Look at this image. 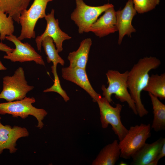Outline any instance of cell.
Segmentation results:
<instances>
[{"mask_svg": "<svg viewBox=\"0 0 165 165\" xmlns=\"http://www.w3.org/2000/svg\"><path fill=\"white\" fill-rule=\"evenodd\" d=\"M164 142L165 138H160L151 143H145L132 155L130 165H150Z\"/></svg>", "mask_w": 165, "mask_h": 165, "instance_id": "9a60e30c", "label": "cell"}, {"mask_svg": "<svg viewBox=\"0 0 165 165\" xmlns=\"http://www.w3.org/2000/svg\"><path fill=\"white\" fill-rule=\"evenodd\" d=\"M5 39L13 43L15 48L10 52L6 53L4 58L12 62L21 63L34 61L36 64L45 66V62L42 57L28 42L23 43L13 35L6 36Z\"/></svg>", "mask_w": 165, "mask_h": 165, "instance_id": "9c48e42d", "label": "cell"}, {"mask_svg": "<svg viewBox=\"0 0 165 165\" xmlns=\"http://www.w3.org/2000/svg\"><path fill=\"white\" fill-rule=\"evenodd\" d=\"M165 156V142L162 146L160 150L154 160L150 163V165H157L159 160Z\"/></svg>", "mask_w": 165, "mask_h": 165, "instance_id": "d4e9b609", "label": "cell"}, {"mask_svg": "<svg viewBox=\"0 0 165 165\" xmlns=\"http://www.w3.org/2000/svg\"><path fill=\"white\" fill-rule=\"evenodd\" d=\"M117 31L116 13L113 6L106 10L103 15L92 25L89 32L100 38Z\"/></svg>", "mask_w": 165, "mask_h": 165, "instance_id": "5bb4252c", "label": "cell"}, {"mask_svg": "<svg viewBox=\"0 0 165 165\" xmlns=\"http://www.w3.org/2000/svg\"><path fill=\"white\" fill-rule=\"evenodd\" d=\"M143 91H147L161 100L165 98V73L152 74Z\"/></svg>", "mask_w": 165, "mask_h": 165, "instance_id": "ffe728a7", "label": "cell"}, {"mask_svg": "<svg viewBox=\"0 0 165 165\" xmlns=\"http://www.w3.org/2000/svg\"><path fill=\"white\" fill-rule=\"evenodd\" d=\"M63 78L72 82L86 91L94 102L102 97L93 89L89 81L86 69L78 68H63L61 70Z\"/></svg>", "mask_w": 165, "mask_h": 165, "instance_id": "4fadbf2b", "label": "cell"}, {"mask_svg": "<svg viewBox=\"0 0 165 165\" xmlns=\"http://www.w3.org/2000/svg\"><path fill=\"white\" fill-rule=\"evenodd\" d=\"M57 65H53L51 66V72L54 77V82L53 85L50 88L44 90L43 92L44 93L52 92H56L62 97L65 101L67 102L69 100L70 98L61 86L60 81L57 73Z\"/></svg>", "mask_w": 165, "mask_h": 165, "instance_id": "603a6c76", "label": "cell"}, {"mask_svg": "<svg viewBox=\"0 0 165 165\" xmlns=\"http://www.w3.org/2000/svg\"><path fill=\"white\" fill-rule=\"evenodd\" d=\"M126 164V163H124L123 162H121V163H120V165H127L126 164Z\"/></svg>", "mask_w": 165, "mask_h": 165, "instance_id": "83f0119b", "label": "cell"}, {"mask_svg": "<svg viewBox=\"0 0 165 165\" xmlns=\"http://www.w3.org/2000/svg\"><path fill=\"white\" fill-rule=\"evenodd\" d=\"M42 46L47 56V61L48 63L52 62L53 65H57L58 64L63 66L64 60L59 56L53 39L47 36L44 38L42 42Z\"/></svg>", "mask_w": 165, "mask_h": 165, "instance_id": "44dd1931", "label": "cell"}, {"mask_svg": "<svg viewBox=\"0 0 165 165\" xmlns=\"http://www.w3.org/2000/svg\"><path fill=\"white\" fill-rule=\"evenodd\" d=\"M137 13L132 0H128L123 9L116 11L119 45L121 43L124 36H130L132 33L136 31L135 29L132 25V22Z\"/></svg>", "mask_w": 165, "mask_h": 165, "instance_id": "7c38bea8", "label": "cell"}, {"mask_svg": "<svg viewBox=\"0 0 165 165\" xmlns=\"http://www.w3.org/2000/svg\"><path fill=\"white\" fill-rule=\"evenodd\" d=\"M7 69V68L2 64V62L0 60V71L5 70Z\"/></svg>", "mask_w": 165, "mask_h": 165, "instance_id": "4316f807", "label": "cell"}, {"mask_svg": "<svg viewBox=\"0 0 165 165\" xmlns=\"http://www.w3.org/2000/svg\"><path fill=\"white\" fill-rule=\"evenodd\" d=\"M0 117V155L5 149L9 150L10 153L15 152L16 142L20 138L29 136L28 130L25 127L18 126L12 127L9 125L2 124Z\"/></svg>", "mask_w": 165, "mask_h": 165, "instance_id": "8fae6325", "label": "cell"}, {"mask_svg": "<svg viewBox=\"0 0 165 165\" xmlns=\"http://www.w3.org/2000/svg\"><path fill=\"white\" fill-rule=\"evenodd\" d=\"M92 41L90 38H85L81 42L78 49L70 52L68 57L69 67L86 69Z\"/></svg>", "mask_w": 165, "mask_h": 165, "instance_id": "2e32d148", "label": "cell"}, {"mask_svg": "<svg viewBox=\"0 0 165 165\" xmlns=\"http://www.w3.org/2000/svg\"></svg>", "mask_w": 165, "mask_h": 165, "instance_id": "f1b7e54d", "label": "cell"}, {"mask_svg": "<svg viewBox=\"0 0 165 165\" xmlns=\"http://www.w3.org/2000/svg\"><path fill=\"white\" fill-rule=\"evenodd\" d=\"M153 107V119L151 128L156 132L165 130V105L158 97L148 93Z\"/></svg>", "mask_w": 165, "mask_h": 165, "instance_id": "d6986e66", "label": "cell"}, {"mask_svg": "<svg viewBox=\"0 0 165 165\" xmlns=\"http://www.w3.org/2000/svg\"><path fill=\"white\" fill-rule=\"evenodd\" d=\"M96 102L100 110V119L102 128H107L109 125H111L112 130L119 141L122 140L128 130L121 121L120 114L123 108L122 105L118 103L115 107H113L105 98L102 97Z\"/></svg>", "mask_w": 165, "mask_h": 165, "instance_id": "ba28073f", "label": "cell"}, {"mask_svg": "<svg viewBox=\"0 0 165 165\" xmlns=\"http://www.w3.org/2000/svg\"><path fill=\"white\" fill-rule=\"evenodd\" d=\"M13 48H12L7 46L6 45L0 42V51L5 52L6 53L11 52L13 50Z\"/></svg>", "mask_w": 165, "mask_h": 165, "instance_id": "484cf974", "label": "cell"}, {"mask_svg": "<svg viewBox=\"0 0 165 165\" xmlns=\"http://www.w3.org/2000/svg\"><path fill=\"white\" fill-rule=\"evenodd\" d=\"M54 10L52 9L50 13L46 14L44 17L47 23L46 28L42 34L38 36L35 38L37 50L40 51L41 50L42 42L46 37L49 36L53 39L58 53L63 50V42L72 38L61 29L58 19L54 17Z\"/></svg>", "mask_w": 165, "mask_h": 165, "instance_id": "30bf717a", "label": "cell"}, {"mask_svg": "<svg viewBox=\"0 0 165 165\" xmlns=\"http://www.w3.org/2000/svg\"><path fill=\"white\" fill-rule=\"evenodd\" d=\"M120 150L117 140L105 146L92 163V165H114L120 157Z\"/></svg>", "mask_w": 165, "mask_h": 165, "instance_id": "e0dca14e", "label": "cell"}, {"mask_svg": "<svg viewBox=\"0 0 165 165\" xmlns=\"http://www.w3.org/2000/svg\"><path fill=\"white\" fill-rule=\"evenodd\" d=\"M128 71L120 73L117 70H108L106 74L108 86L106 88L104 85H102V94L110 103L112 101V96L114 94L121 102H127L134 113L137 115L135 102L131 98L128 88Z\"/></svg>", "mask_w": 165, "mask_h": 165, "instance_id": "7a4b0ae2", "label": "cell"}, {"mask_svg": "<svg viewBox=\"0 0 165 165\" xmlns=\"http://www.w3.org/2000/svg\"><path fill=\"white\" fill-rule=\"evenodd\" d=\"M35 101L33 97H25L20 100L0 103V114H8L13 117H20L22 119L31 115L36 119L38 121L37 127L41 129L43 127L42 120L47 112L43 109L33 106L32 104Z\"/></svg>", "mask_w": 165, "mask_h": 165, "instance_id": "3957f363", "label": "cell"}, {"mask_svg": "<svg viewBox=\"0 0 165 165\" xmlns=\"http://www.w3.org/2000/svg\"><path fill=\"white\" fill-rule=\"evenodd\" d=\"M76 7L71 15V19L78 28L79 34L89 32L92 25L107 9L113 6L110 3L94 6L86 5L83 0H76Z\"/></svg>", "mask_w": 165, "mask_h": 165, "instance_id": "8992f818", "label": "cell"}, {"mask_svg": "<svg viewBox=\"0 0 165 165\" xmlns=\"http://www.w3.org/2000/svg\"><path fill=\"white\" fill-rule=\"evenodd\" d=\"M31 0H0V10L8 14L19 24L21 12L27 9Z\"/></svg>", "mask_w": 165, "mask_h": 165, "instance_id": "ac0fdd59", "label": "cell"}, {"mask_svg": "<svg viewBox=\"0 0 165 165\" xmlns=\"http://www.w3.org/2000/svg\"><path fill=\"white\" fill-rule=\"evenodd\" d=\"M151 129L150 124L141 123L130 127L126 135L119 142L120 157L125 159L130 158L150 137Z\"/></svg>", "mask_w": 165, "mask_h": 165, "instance_id": "277c9868", "label": "cell"}, {"mask_svg": "<svg viewBox=\"0 0 165 165\" xmlns=\"http://www.w3.org/2000/svg\"><path fill=\"white\" fill-rule=\"evenodd\" d=\"M34 87L28 84L22 67H20L11 76H6L3 78V88L0 93V99L7 102L22 99Z\"/></svg>", "mask_w": 165, "mask_h": 165, "instance_id": "5b68a950", "label": "cell"}, {"mask_svg": "<svg viewBox=\"0 0 165 165\" xmlns=\"http://www.w3.org/2000/svg\"><path fill=\"white\" fill-rule=\"evenodd\" d=\"M53 0H34L30 8L22 11L19 16V23L21 26V33L18 39L21 41L24 39L34 38V28L39 19L44 18L48 2Z\"/></svg>", "mask_w": 165, "mask_h": 165, "instance_id": "52a82bcc", "label": "cell"}, {"mask_svg": "<svg viewBox=\"0 0 165 165\" xmlns=\"http://www.w3.org/2000/svg\"><path fill=\"white\" fill-rule=\"evenodd\" d=\"M137 13L142 14L154 9L160 0H132Z\"/></svg>", "mask_w": 165, "mask_h": 165, "instance_id": "cb8c5ba5", "label": "cell"}, {"mask_svg": "<svg viewBox=\"0 0 165 165\" xmlns=\"http://www.w3.org/2000/svg\"><path fill=\"white\" fill-rule=\"evenodd\" d=\"M161 64L160 60L155 57L141 58L128 71L127 84L129 92L135 103L138 115L140 117L148 113L142 104L141 93L146 86L150 71L158 68Z\"/></svg>", "mask_w": 165, "mask_h": 165, "instance_id": "6da1fadb", "label": "cell"}, {"mask_svg": "<svg viewBox=\"0 0 165 165\" xmlns=\"http://www.w3.org/2000/svg\"><path fill=\"white\" fill-rule=\"evenodd\" d=\"M0 10V39L4 40L6 36L13 35L14 31L13 20L11 16Z\"/></svg>", "mask_w": 165, "mask_h": 165, "instance_id": "7402d4cb", "label": "cell"}]
</instances>
